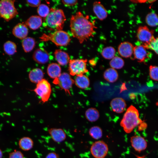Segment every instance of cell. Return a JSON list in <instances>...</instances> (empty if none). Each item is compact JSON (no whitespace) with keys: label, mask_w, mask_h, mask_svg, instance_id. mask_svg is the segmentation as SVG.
Wrapping results in <instances>:
<instances>
[{"label":"cell","mask_w":158,"mask_h":158,"mask_svg":"<svg viewBox=\"0 0 158 158\" xmlns=\"http://www.w3.org/2000/svg\"><path fill=\"white\" fill-rule=\"evenodd\" d=\"M71 31L73 37L80 44L86 41L95 33V26L94 22L91 21L88 16H85L80 11L72 16L70 21Z\"/></svg>","instance_id":"obj_1"},{"label":"cell","mask_w":158,"mask_h":158,"mask_svg":"<svg viewBox=\"0 0 158 158\" xmlns=\"http://www.w3.org/2000/svg\"><path fill=\"white\" fill-rule=\"evenodd\" d=\"M66 20L62 9L52 8L47 16L44 18L43 24L45 28L50 30H62Z\"/></svg>","instance_id":"obj_2"},{"label":"cell","mask_w":158,"mask_h":158,"mask_svg":"<svg viewBox=\"0 0 158 158\" xmlns=\"http://www.w3.org/2000/svg\"><path fill=\"white\" fill-rule=\"evenodd\" d=\"M142 122L139 118L138 110L131 105L127 109L124 114L120 124L126 133H129Z\"/></svg>","instance_id":"obj_3"},{"label":"cell","mask_w":158,"mask_h":158,"mask_svg":"<svg viewBox=\"0 0 158 158\" xmlns=\"http://www.w3.org/2000/svg\"><path fill=\"white\" fill-rule=\"evenodd\" d=\"M40 39L41 41L47 42L50 41L56 45L60 46L67 45L71 41L68 34L62 30L54 31L48 34H43L40 37Z\"/></svg>","instance_id":"obj_4"},{"label":"cell","mask_w":158,"mask_h":158,"mask_svg":"<svg viewBox=\"0 0 158 158\" xmlns=\"http://www.w3.org/2000/svg\"><path fill=\"white\" fill-rule=\"evenodd\" d=\"M14 0L0 1V17L7 21L15 17L18 14Z\"/></svg>","instance_id":"obj_5"},{"label":"cell","mask_w":158,"mask_h":158,"mask_svg":"<svg viewBox=\"0 0 158 158\" xmlns=\"http://www.w3.org/2000/svg\"><path fill=\"white\" fill-rule=\"evenodd\" d=\"M87 59H70L68 70L70 74L72 76H80L88 72L87 67Z\"/></svg>","instance_id":"obj_6"},{"label":"cell","mask_w":158,"mask_h":158,"mask_svg":"<svg viewBox=\"0 0 158 158\" xmlns=\"http://www.w3.org/2000/svg\"><path fill=\"white\" fill-rule=\"evenodd\" d=\"M33 91L39 96L43 103L48 101L51 92L50 83L46 79H43L37 83Z\"/></svg>","instance_id":"obj_7"},{"label":"cell","mask_w":158,"mask_h":158,"mask_svg":"<svg viewBox=\"0 0 158 158\" xmlns=\"http://www.w3.org/2000/svg\"><path fill=\"white\" fill-rule=\"evenodd\" d=\"M53 82L54 84L59 86L66 93L70 95V90L74 83V80L69 74L64 72L61 73L58 77L54 79Z\"/></svg>","instance_id":"obj_8"},{"label":"cell","mask_w":158,"mask_h":158,"mask_svg":"<svg viewBox=\"0 0 158 158\" xmlns=\"http://www.w3.org/2000/svg\"><path fill=\"white\" fill-rule=\"evenodd\" d=\"M154 31L145 26H140L138 28L136 37L141 44L146 47L154 38Z\"/></svg>","instance_id":"obj_9"},{"label":"cell","mask_w":158,"mask_h":158,"mask_svg":"<svg viewBox=\"0 0 158 158\" xmlns=\"http://www.w3.org/2000/svg\"><path fill=\"white\" fill-rule=\"evenodd\" d=\"M108 150L107 144L102 140L94 142L90 149L91 154L95 158H104L107 155Z\"/></svg>","instance_id":"obj_10"},{"label":"cell","mask_w":158,"mask_h":158,"mask_svg":"<svg viewBox=\"0 0 158 158\" xmlns=\"http://www.w3.org/2000/svg\"><path fill=\"white\" fill-rule=\"evenodd\" d=\"M145 46L142 44L134 46V59L139 62H146L151 59L152 54Z\"/></svg>","instance_id":"obj_11"},{"label":"cell","mask_w":158,"mask_h":158,"mask_svg":"<svg viewBox=\"0 0 158 158\" xmlns=\"http://www.w3.org/2000/svg\"><path fill=\"white\" fill-rule=\"evenodd\" d=\"M134 46L128 42L121 43L118 47V52L121 57L125 58L130 57L133 54Z\"/></svg>","instance_id":"obj_12"},{"label":"cell","mask_w":158,"mask_h":158,"mask_svg":"<svg viewBox=\"0 0 158 158\" xmlns=\"http://www.w3.org/2000/svg\"><path fill=\"white\" fill-rule=\"evenodd\" d=\"M130 142L133 147L138 152L144 150L147 147V141L141 136L135 135L131 137Z\"/></svg>","instance_id":"obj_13"},{"label":"cell","mask_w":158,"mask_h":158,"mask_svg":"<svg viewBox=\"0 0 158 158\" xmlns=\"http://www.w3.org/2000/svg\"><path fill=\"white\" fill-rule=\"evenodd\" d=\"M32 57L33 60L40 64H44L49 60V55L47 51L43 48H39L35 50Z\"/></svg>","instance_id":"obj_14"},{"label":"cell","mask_w":158,"mask_h":158,"mask_svg":"<svg viewBox=\"0 0 158 158\" xmlns=\"http://www.w3.org/2000/svg\"><path fill=\"white\" fill-rule=\"evenodd\" d=\"M110 106L114 112L121 113L125 111L126 104L125 100L122 98L116 97L111 100L110 102Z\"/></svg>","instance_id":"obj_15"},{"label":"cell","mask_w":158,"mask_h":158,"mask_svg":"<svg viewBox=\"0 0 158 158\" xmlns=\"http://www.w3.org/2000/svg\"><path fill=\"white\" fill-rule=\"evenodd\" d=\"M93 9L96 16L100 20H103L107 17V11L100 2L95 1L93 4Z\"/></svg>","instance_id":"obj_16"},{"label":"cell","mask_w":158,"mask_h":158,"mask_svg":"<svg viewBox=\"0 0 158 158\" xmlns=\"http://www.w3.org/2000/svg\"><path fill=\"white\" fill-rule=\"evenodd\" d=\"M12 33L16 37L23 40L27 37L28 33V29L25 24L19 23L13 28Z\"/></svg>","instance_id":"obj_17"},{"label":"cell","mask_w":158,"mask_h":158,"mask_svg":"<svg viewBox=\"0 0 158 158\" xmlns=\"http://www.w3.org/2000/svg\"><path fill=\"white\" fill-rule=\"evenodd\" d=\"M48 132L52 139L56 142H61L66 139V133L62 129L51 128L49 129Z\"/></svg>","instance_id":"obj_18"},{"label":"cell","mask_w":158,"mask_h":158,"mask_svg":"<svg viewBox=\"0 0 158 158\" xmlns=\"http://www.w3.org/2000/svg\"><path fill=\"white\" fill-rule=\"evenodd\" d=\"M54 54L56 60L60 65L64 66L69 63L70 58L66 52L57 49L55 51Z\"/></svg>","instance_id":"obj_19"},{"label":"cell","mask_w":158,"mask_h":158,"mask_svg":"<svg viewBox=\"0 0 158 158\" xmlns=\"http://www.w3.org/2000/svg\"><path fill=\"white\" fill-rule=\"evenodd\" d=\"M42 23L41 17L39 16L34 15L30 17L25 22V24L31 29L35 30L40 27Z\"/></svg>","instance_id":"obj_20"},{"label":"cell","mask_w":158,"mask_h":158,"mask_svg":"<svg viewBox=\"0 0 158 158\" xmlns=\"http://www.w3.org/2000/svg\"><path fill=\"white\" fill-rule=\"evenodd\" d=\"M61 68L57 63H52L49 64L47 68V72L49 76L54 79L58 77L61 73Z\"/></svg>","instance_id":"obj_21"},{"label":"cell","mask_w":158,"mask_h":158,"mask_svg":"<svg viewBox=\"0 0 158 158\" xmlns=\"http://www.w3.org/2000/svg\"><path fill=\"white\" fill-rule=\"evenodd\" d=\"M44 76L43 71L39 68L32 69L30 71L28 75L30 81L33 83L37 84L43 79Z\"/></svg>","instance_id":"obj_22"},{"label":"cell","mask_w":158,"mask_h":158,"mask_svg":"<svg viewBox=\"0 0 158 158\" xmlns=\"http://www.w3.org/2000/svg\"><path fill=\"white\" fill-rule=\"evenodd\" d=\"M74 80L75 85L81 89H86L90 85L89 79L84 75L76 76Z\"/></svg>","instance_id":"obj_23"},{"label":"cell","mask_w":158,"mask_h":158,"mask_svg":"<svg viewBox=\"0 0 158 158\" xmlns=\"http://www.w3.org/2000/svg\"><path fill=\"white\" fill-rule=\"evenodd\" d=\"M104 78L110 83H114L118 79V75L117 71L114 69L109 68L107 69L103 74Z\"/></svg>","instance_id":"obj_24"},{"label":"cell","mask_w":158,"mask_h":158,"mask_svg":"<svg viewBox=\"0 0 158 158\" xmlns=\"http://www.w3.org/2000/svg\"><path fill=\"white\" fill-rule=\"evenodd\" d=\"M36 44L35 39L32 37H26L22 42V45L24 51L29 52L34 48Z\"/></svg>","instance_id":"obj_25"},{"label":"cell","mask_w":158,"mask_h":158,"mask_svg":"<svg viewBox=\"0 0 158 158\" xmlns=\"http://www.w3.org/2000/svg\"><path fill=\"white\" fill-rule=\"evenodd\" d=\"M18 144L21 150L26 151L30 150L33 147L34 142L30 138L25 137L19 140Z\"/></svg>","instance_id":"obj_26"},{"label":"cell","mask_w":158,"mask_h":158,"mask_svg":"<svg viewBox=\"0 0 158 158\" xmlns=\"http://www.w3.org/2000/svg\"><path fill=\"white\" fill-rule=\"evenodd\" d=\"M85 114L86 118L91 122L97 121L99 117V111L94 108H90L87 109Z\"/></svg>","instance_id":"obj_27"},{"label":"cell","mask_w":158,"mask_h":158,"mask_svg":"<svg viewBox=\"0 0 158 158\" xmlns=\"http://www.w3.org/2000/svg\"><path fill=\"white\" fill-rule=\"evenodd\" d=\"M5 52L9 55L14 54L17 51V46L14 42L8 41L5 42L3 46Z\"/></svg>","instance_id":"obj_28"},{"label":"cell","mask_w":158,"mask_h":158,"mask_svg":"<svg viewBox=\"0 0 158 158\" xmlns=\"http://www.w3.org/2000/svg\"><path fill=\"white\" fill-rule=\"evenodd\" d=\"M116 52V50L114 47L108 46L103 49L101 54L104 58L107 59H111L115 56Z\"/></svg>","instance_id":"obj_29"},{"label":"cell","mask_w":158,"mask_h":158,"mask_svg":"<svg viewBox=\"0 0 158 158\" xmlns=\"http://www.w3.org/2000/svg\"><path fill=\"white\" fill-rule=\"evenodd\" d=\"M109 65L111 68L114 69H120L124 66V62L121 57L116 56L111 59Z\"/></svg>","instance_id":"obj_30"},{"label":"cell","mask_w":158,"mask_h":158,"mask_svg":"<svg viewBox=\"0 0 158 158\" xmlns=\"http://www.w3.org/2000/svg\"><path fill=\"white\" fill-rule=\"evenodd\" d=\"M89 135L94 139L98 140L102 138V130L99 126H97L91 127L89 131Z\"/></svg>","instance_id":"obj_31"},{"label":"cell","mask_w":158,"mask_h":158,"mask_svg":"<svg viewBox=\"0 0 158 158\" xmlns=\"http://www.w3.org/2000/svg\"><path fill=\"white\" fill-rule=\"evenodd\" d=\"M147 23L149 26L154 27L158 25V16L154 13L148 14L145 18Z\"/></svg>","instance_id":"obj_32"},{"label":"cell","mask_w":158,"mask_h":158,"mask_svg":"<svg viewBox=\"0 0 158 158\" xmlns=\"http://www.w3.org/2000/svg\"><path fill=\"white\" fill-rule=\"evenodd\" d=\"M50 9L46 5L40 4L37 8V12L39 16L44 18L46 17L50 12Z\"/></svg>","instance_id":"obj_33"},{"label":"cell","mask_w":158,"mask_h":158,"mask_svg":"<svg viewBox=\"0 0 158 158\" xmlns=\"http://www.w3.org/2000/svg\"><path fill=\"white\" fill-rule=\"evenodd\" d=\"M149 75L152 79L158 81V66H150Z\"/></svg>","instance_id":"obj_34"},{"label":"cell","mask_w":158,"mask_h":158,"mask_svg":"<svg viewBox=\"0 0 158 158\" xmlns=\"http://www.w3.org/2000/svg\"><path fill=\"white\" fill-rule=\"evenodd\" d=\"M145 47L149 49L154 51L158 54V37H154Z\"/></svg>","instance_id":"obj_35"},{"label":"cell","mask_w":158,"mask_h":158,"mask_svg":"<svg viewBox=\"0 0 158 158\" xmlns=\"http://www.w3.org/2000/svg\"><path fill=\"white\" fill-rule=\"evenodd\" d=\"M9 158H24V157L20 151L15 150L10 154Z\"/></svg>","instance_id":"obj_36"},{"label":"cell","mask_w":158,"mask_h":158,"mask_svg":"<svg viewBox=\"0 0 158 158\" xmlns=\"http://www.w3.org/2000/svg\"><path fill=\"white\" fill-rule=\"evenodd\" d=\"M63 4L66 6H74L78 3L76 0H62Z\"/></svg>","instance_id":"obj_37"},{"label":"cell","mask_w":158,"mask_h":158,"mask_svg":"<svg viewBox=\"0 0 158 158\" xmlns=\"http://www.w3.org/2000/svg\"><path fill=\"white\" fill-rule=\"evenodd\" d=\"M26 2L30 6L32 7H38L41 4V1L37 0H27Z\"/></svg>","instance_id":"obj_38"},{"label":"cell","mask_w":158,"mask_h":158,"mask_svg":"<svg viewBox=\"0 0 158 158\" xmlns=\"http://www.w3.org/2000/svg\"><path fill=\"white\" fill-rule=\"evenodd\" d=\"M45 158H59L58 155L55 152H51L48 153Z\"/></svg>","instance_id":"obj_39"},{"label":"cell","mask_w":158,"mask_h":158,"mask_svg":"<svg viewBox=\"0 0 158 158\" xmlns=\"http://www.w3.org/2000/svg\"><path fill=\"white\" fill-rule=\"evenodd\" d=\"M3 156V153L2 151L0 149V158H2Z\"/></svg>","instance_id":"obj_40"}]
</instances>
